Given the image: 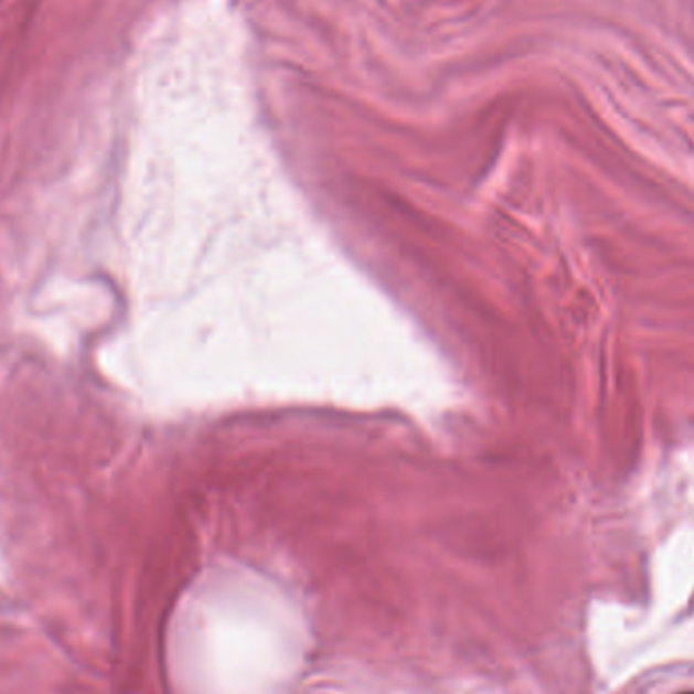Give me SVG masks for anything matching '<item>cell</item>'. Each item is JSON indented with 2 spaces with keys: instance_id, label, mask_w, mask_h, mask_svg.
<instances>
[{
  "instance_id": "obj_1",
  "label": "cell",
  "mask_w": 694,
  "mask_h": 694,
  "mask_svg": "<svg viewBox=\"0 0 694 694\" xmlns=\"http://www.w3.org/2000/svg\"><path fill=\"white\" fill-rule=\"evenodd\" d=\"M686 694H694V693H686Z\"/></svg>"
}]
</instances>
